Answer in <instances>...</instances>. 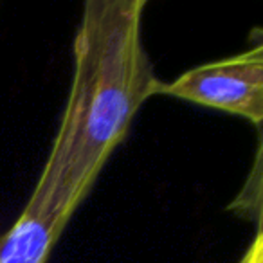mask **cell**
Returning <instances> with one entry per match:
<instances>
[{
    "instance_id": "7a4b0ae2",
    "label": "cell",
    "mask_w": 263,
    "mask_h": 263,
    "mask_svg": "<svg viewBox=\"0 0 263 263\" xmlns=\"http://www.w3.org/2000/svg\"><path fill=\"white\" fill-rule=\"evenodd\" d=\"M159 94L243 117L259 128L263 121V45L256 44L236 56L193 67L170 83L161 81Z\"/></svg>"
},
{
    "instance_id": "3957f363",
    "label": "cell",
    "mask_w": 263,
    "mask_h": 263,
    "mask_svg": "<svg viewBox=\"0 0 263 263\" xmlns=\"http://www.w3.org/2000/svg\"><path fill=\"white\" fill-rule=\"evenodd\" d=\"M74 211L60 191L36 182L16 222L0 236V263H47Z\"/></svg>"
},
{
    "instance_id": "6da1fadb",
    "label": "cell",
    "mask_w": 263,
    "mask_h": 263,
    "mask_svg": "<svg viewBox=\"0 0 263 263\" xmlns=\"http://www.w3.org/2000/svg\"><path fill=\"white\" fill-rule=\"evenodd\" d=\"M146 0H87L74 36V74L38 182L78 205L161 81L143 44Z\"/></svg>"
}]
</instances>
